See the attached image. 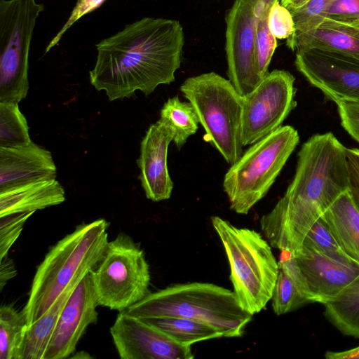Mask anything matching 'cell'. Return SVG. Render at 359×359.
<instances>
[{
	"instance_id": "cell-6",
	"label": "cell",
	"mask_w": 359,
	"mask_h": 359,
	"mask_svg": "<svg viewBox=\"0 0 359 359\" xmlns=\"http://www.w3.org/2000/svg\"><path fill=\"white\" fill-rule=\"evenodd\" d=\"M299 142L296 129L281 126L243 152L224 177L231 209L248 214L266 195Z\"/></svg>"
},
{
	"instance_id": "cell-13",
	"label": "cell",
	"mask_w": 359,
	"mask_h": 359,
	"mask_svg": "<svg viewBox=\"0 0 359 359\" xmlns=\"http://www.w3.org/2000/svg\"><path fill=\"white\" fill-rule=\"evenodd\" d=\"M110 334L121 359H192L191 346L174 341L161 330L126 311L119 312Z\"/></svg>"
},
{
	"instance_id": "cell-7",
	"label": "cell",
	"mask_w": 359,
	"mask_h": 359,
	"mask_svg": "<svg viewBox=\"0 0 359 359\" xmlns=\"http://www.w3.org/2000/svg\"><path fill=\"white\" fill-rule=\"evenodd\" d=\"M206 132L204 139L230 165L243 154L241 136L243 97L229 80L215 72L187 79L180 86Z\"/></svg>"
},
{
	"instance_id": "cell-34",
	"label": "cell",
	"mask_w": 359,
	"mask_h": 359,
	"mask_svg": "<svg viewBox=\"0 0 359 359\" xmlns=\"http://www.w3.org/2000/svg\"><path fill=\"white\" fill-rule=\"evenodd\" d=\"M105 0H77V2L73 8L68 20L62 26L61 29L50 41L46 48L45 53L50 50L52 48L55 46L62 39V36L83 15L93 12L99 8Z\"/></svg>"
},
{
	"instance_id": "cell-14",
	"label": "cell",
	"mask_w": 359,
	"mask_h": 359,
	"mask_svg": "<svg viewBox=\"0 0 359 359\" xmlns=\"http://www.w3.org/2000/svg\"><path fill=\"white\" fill-rule=\"evenodd\" d=\"M97 306L90 271L81 279L65 304L43 359L70 358L87 327L97 323Z\"/></svg>"
},
{
	"instance_id": "cell-11",
	"label": "cell",
	"mask_w": 359,
	"mask_h": 359,
	"mask_svg": "<svg viewBox=\"0 0 359 359\" xmlns=\"http://www.w3.org/2000/svg\"><path fill=\"white\" fill-rule=\"evenodd\" d=\"M297 69L320 89L327 100L359 101V59L348 55L318 49L297 50Z\"/></svg>"
},
{
	"instance_id": "cell-10",
	"label": "cell",
	"mask_w": 359,
	"mask_h": 359,
	"mask_svg": "<svg viewBox=\"0 0 359 359\" xmlns=\"http://www.w3.org/2000/svg\"><path fill=\"white\" fill-rule=\"evenodd\" d=\"M294 77L274 69L243 97L241 136L243 147L252 145L280 126L296 107Z\"/></svg>"
},
{
	"instance_id": "cell-41",
	"label": "cell",
	"mask_w": 359,
	"mask_h": 359,
	"mask_svg": "<svg viewBox=\"0 0 359 359\" xmlns=\"http://www.w3.org/2000/svg\"><path fill=\"white\" fill-rule=\"evenodd\" d=\"M70 358H89L91 357L88 353L82 351H79V352L75 353V355H72Z\"/></svg>"
},
{
	"instance_id": "cell-36",
	"label": "cell",
	"mask_w": 359,
	"mask_h": 359,
	"mask_svg": "<svg viewBox=\"0 0 359 359\" xmlns=\"http://www.w3.org/2000/svg\"><path fill=\"white\" fill-rule=\"evenodd\" d=\"M348 171V193L359 211V149H345Z\"/></svg>"
},
{
	"instance_id": "cell-31",
	"label": "cell",
	"mask_w": 359,
	"mask_h": 359,
	"mask_svg": "<svg viewBox=\"0 0 359 359\" xmlns=\"http://www.w3.org/2000/svg\"><path fill=\"white\" fill-rule=\"evenodd\" d=\"M34 212H24L0 217V260L8 255L20 235L27 220Z\"/></svg>"
},
{
	"instance_id": "cell-38",
	"label": "cell",
	"mask_w": 359,
	"mask_h": 359,
	"mask_svg": "<svg viewBox=\"0 0 359 359\" xmlns=\"http://www.w3.org/2000/svg\"><path fill=\"white\" fill-rule=\"evenodd\" d=\"M253 13L257 20L268 18L273 5L280 0H250Z\"/></svg>"
},
{
	"instance_id": "cell-29",
	"label": "cell",
	"mask_w": 359,
	"mask_h": 359,
	"mask_svg": "<svg viewBox=\"0 0 359 359\" xmlns=\"http://www.w3.org/2000/svg\"><path fill=\"white\" fill-rule=\"evenodd\" d=\"M276 39L269 29L268 18L257 20L255 38V61L257 72L262 79L269 73V65L277 47Z\"/></svg>"
},
{
	"instance_id": "cell-19",
	"label": "cell",
	"mask_w": 359,
	"mask_h": 359,
	"mask_svg": "<svg viewBox=\"0 0 359 359\" xmlns=\"http://www.w3.org/2000/svg\"><path fill=\"white\" fill-rule=\"evenodd\" d=\"M286 44L292 50L315 48L359 59V27L325 18L311 29L294 32Z\"/></svg>"
},
{
	"instance_id": "cell-2",
	"label": "cell",
	"mask_w": 359,
	"mask_h": 359,
	"mask_svg": "<svg viewBox=\"0 0 359 359\" xmlns=\"http://www.w3.org/2000/svg\"><path fill=\"white\" fill-rule=\"evenodd\" d=\"M346 147L332 133L312 135L301 147L285 195L260 219L271 247L294 253L316 221L348 191Z\"/></svg>"
},
{
	"instance_id": "cell-1",
	"label": "cell",
	"mask_w": 359,
	"mask_h": 359,
	"mask_svg": "<svg viewBox=\"0 0 359 359\" xmlns=\"http://www.w3.org/2000/svg\"><path fill=\"white\" fill-rule=\"evenodd\" d=\"M184 43L179 21L143 18L96 44L90 83L114 101L140 90L149 95L161 84L175 81Z\"/></svg>"
},
{
	"instance_id": "cell-30",
	"label": "cell",
	"mask_w": 359,
	"mask_h": 359,
	"mask_svg": "<svg viewBox=\"0 0 359 359\" xmlns=\"http://www.w3.org/2000/svg\"><path fill=\"white\" fill-rule=\"evenodd\" d=\"M332 1L310 0L303 6L290 11L294 22V32H304L320 24L325 9Z\"/></svg>"
},
{
	"instance_id": "cell-22",
	"label": "cell",
	"mask_w": 359,
	"mask_h": 359,
	"mask_svg": "<svg viewBox=\"0 0 359 359\" xmlns=\"http://www.w3.org/2000/svg\"><path fill=\"white\" fill-rule=\"evenodd\" d=\"M323 304L329 322L343 334L359 339V276L334 299Z\"/></svg>"
},
{
	"instance_id": "cell-12",
	"label": "cell",
	"mask_w": 359,
	"mask_h": 359,
	"mask_svg": "<svg viewBox=\"0 0 359 359\" xmlns=\"http://www.w3.org/2000/svg\"><path fill=\"white\" fill-rule=\"evenodd\" d=\"M257 22L250 0H236L226 16L227 74L242 97L252 91L262 79L255 61Z\"/></svg>"
},
{
	"instance_id": "cell-25",
	"label": "cell",
	"mask_w": 359,
	"mask_h": 359,
	"mask_svg": "<svg viewBox=\"0 0 359 359\" xmlns=\"http://www.w3.org/2000/svg\"><path fill=\"white\" fill-rule=\"evenodd\" d=\"M27 326L22 311L12 304L0 307V359H15Z\"/></svg>"
},
{
	"instance_id": "cell-8",
	"label": "cell",
	"mask_w": 359,
	"mask_h": 359,
	"mask_svg": "<svg viewBox=\"0 0 359 359\" xmlns=\"http://www.w3.org/2000/svg\"><path fill=\"white\" fill-rule=\"evenodd\" d=\"M91 276L98 305L111 310L125 311L149 293L151 276L144 252L124 233L109 241Z\"/></svg>"
},
{
	"instance_id": "cell-3",
	"label": "cell",
	"mask_w": 359,
	"mask_h": 359,
	"mask_svg": "<svg viewBox=\"0 0 359 359\" xmlns=\"http://www.w3.org/2000/svg\"><path fill=\"white\" fill-rule=\"evenodd\" d=\"M108 227L104 219L81 224L50 248L36 269L22 311L27 325L38 320L75 278L97 267L109 243Z\"/></svg>"
},
{
	"instance_id": "cell-24",
	"label": "cell",
	"mask_w": 359,
	"mask_h": 359,
	"mask_svg": "<svg viewBox=\"0 0 359 359\" xmlns=\"http://www.w3.org/2000/svg\"><path fill=\"white\" fill-rule=\"evenodd\" d=\"M158 121L172 133V141L178 149L196 133L199 123L192 104L189 102L180 101L178 95L169 98L164 103Z\"/></svg>"
},
{
	"instance_id": "cell-9",
	"label": "cell",
	"mask_w": 359,
	"mask_h": 359,
	"mask_svg": "<svg viewBox=\"0 0 359 359\" xmlns=\"http://www.w3.org/2000/svg\"><path fill=\"white\" fill-rule=\"evenodd\" d=\"M43 9L36 0H0V102L27 96L30 44Z\"/></svg>"
},
{
	"instance_id": "cell-16",
	"label": "cell",
	"mask_w": 359,
	"mask_h": 359,
	"mask_svg": "<svg viewBox=\"0 0 359 359\" xmlns=\"http://www.w3.org/2000/svg\"><path fill=\"white\" fill-rule=\"evenodd\" d=\"M173 136L159 121L151 124L140 144L137 161L140 170L139 180L148 199L158 202L168 199L173 183L167 165L168 150Z\"/></svg>"
},
{
	"instance_id": "cell-17",
	"label": "cell",
	"mask_w": 359,
	"mask_h": 359,
	"mask_svg": "<svg viewBox=\"0 0 359 359\" xmlns=\"http://www.w3.org/2000/svg\"><path fill=\"white\" fill-rule=\"evenodd\" d=\"M56 176L51 153L33 142L17 147H0V188Z\"/></svg>"
},
{
	"instance_id": "cell-39",
	"label": "cell",
	"mask_w": 359,
	"mask_h": 359,
	"mask_svg": "<svg viewBox=\"0 0 359 359\" xmlns=\"http://www.w3.org/2000/svg\"><path fill=\"white\" fill-rule=\"evenodd\" d=\"M325 357L327 359H359V346L344 351H327Z\"/></svg>"
},
{
	"instance_id": "cell-35",
	"label": "cell",
	"mask_w": 359,
	"mask_h": 359,
	"mask_svg": "<svg viewBox=\"0 0 359 359\" xmlns=\"http://www.w3.org/2000/svg\"><path fill=\"white\" fill-rule=\"evenodd\" d=\"M337 105L342 127L359 143V101L341 100Z\"/></svg>"
},
{
	"instance_id": "cell-33",
	"label": "cell",
	"mask_w": 359,
	"mask_h": 359,
	"mask_svg": "<svg viewBox=\"0 0 359 359\" xmlns=\"http://www.w3.org/2000/svg\"><path fill=\"white\" fill-rule=\"evenodd\" d=\"M325 18L359 27V0H333L325 9Z\"/></svg>"
},
{
	"instance_id": "cell-4",
	"label": "cell",
	"mask_w": 359,
	"mask_h": 359,
	"mask_svg": "<svg viewBox=\"0 0 359 359\" xmlns=\"http://www.w3.org/2000/svg\"><path fill=\"white\" fill-rule=\"evenodd\" d=\"M127 313L141 318L181 317L201 321L224 337H238L252 320L233 292L208 283L176 284L149 293L128 308Z\"/></svg>"
},
{
	"instance_id": "cell-18",
	"label": "cell",
	"mask_w": 359,
	"mask_h": 359,
	"mask_svg": "<svg viewBox=\"0 0 359 359\" xmlns=\"http://www.w3.org/2000/svg\"><path fill=\"white\" fill-rule=\"evenodd\" d=\"M65 192L56 178L39 179L0 188V217L35 212L63 203Z\"/></svg>"
},
{
	"instance_id": "cell-20",
	"label": "cell",
	"mask_w": 359,
	"mask_h": 359,
	"mask_svg": "<svg viewBox=\"0 0 359 359\" xmlns=\"http://www.w3.org/2000/svg\"><path fill=\"white\" fill-rule=\"evenodd\" d=\"M85 275L75 278L38 320L27 326L15 359H43L61 311L70 294Z\"/></svg>"
},
{
	"instance_id": "cell-27",
	"label": "cell",
	"mask_w": 359,
	"mask_h": 359,
	"mask_svg": "<svg viewBox=\"0 0 359 359\" xmlns=\"http://www.w3.org/2000/svg\"><path fill=\"white\" fill-rule=\"evenodd\" d=\"M300 248L316 251L344 264L355 263L342 250L322 215L309 230Z\"/></svg>"
},
{
	"instance_id": "cell-15",
	"label": "cell",
	"mask_w": 359,
	"mask_h": 359,
	"mask_svg": "<svg viewBox=\"0 0 359 359\" xmlns=\"http://www.w3.org/2000/svg\"><path fill=\"white\" fill-rule=\"evenodd\" d=\"M307 285L311 303L334 299L359 276V264H344L304 248L292 253Z\"/></svg>"
},
{
	"instance_id": "cell-32",
	"label": "cell",
	"mask_w": 359,
	"mask_h": 359,
	"mask_svg": "<svg viewBox=\"0 0 359 359\" xmlns=\"http://www.w3.org/2000/svg\"><path fill=\"white\" fill-rule=\"evenodd\" d=\"M268 25L272 34L278 39H287L295 31L291 12L280 1L276 3L270 11Z\"/></svg>"
},
{
	"instance_id": "cell-37",
	"label": "cell",
	"mask_w": 359,
	"mask_h": 359,
	"mask_svg": "<svg viewBox=\"0 0 359 359\" xmlns=\"http://www.w3.org/2000/svg\"><path fill=\"white\" fill-rule=\"evenodd\" d=\"M17 275V270L13 260L8 255L1 260L0 264V291H2L7 282Z\"/></svg>"
},
{
	"instance_id": "cell-40",
	"label": "cell",
	"mask_w": 359,
	"mask_h": 359,
	"mask_svg": "<svg viewBox=\"0 0 359 359\" xmlns=\"http://www.w3.org/2000/svg\"><path fill=\"white\" fill-rule=\"evenodd\" d=\"M310 0H281L280 4L290 11L303 6Z\"/></svg>"
},
{
	"instance_id": "cell-21",
	"label": "cell",
	"mask_w": 359,
	"mask_h": 359,
	"mask_svg": "<svg viewBox=\"0 0 359 359\" xmlns=\"http://www.w3.org/2000/svg\"><path fill=\"white\" fill-rule=\"evenodd\" d=\"M322 217L346 255L359 264V211L348 191L340 195Z\"/></svg>"
},
{
	"instance_id": "cell-28",
	"label": "cell",
	"mask_w": 359,
	"mask_h": 359,
	"mask_svg": "<svg viewBox=\"0 0 359 359\" xmlns=\"http://www.w3.org/2000/svg\"><path fill=\"white\" fill-rule=\"evenodd\" d=\"M271 300L273 310L278 316L287 313L306 303H310L301 293L292 279L280 269H279Z\"/></svg>"
},
{
	"instance_id": "cell-5",
	"label": "cell",
	"mask_w": 359,
	"mask_h": 359,
	"mask_svg": "<svg viewBox=\"0 0 359 359\" xmlns=\"http://www.w3.org/2000/svg\"><path fill=\"white\" fill-rule=\"evenodd\" d=\"M230 265V280L241 306L251 315L271 299L279 272L271 246L257 231L238 228L218 217H211Z\"/></svg>"
},
{
	"instance_id": "cell-23",
	"label": "cell",
	"mask_w": 359,
	"mask_h": 359,
	"mask_svg": "<svg viewBox=\"0 0 359 359\" xmlns=\"http://www.w3.org/2000/svg\"><path fill=\"white\" fill-rule=\"evenodd\" d=\"M142 319L182 345L191 346L201 341L223 337V334L215 327L196 320L181 317Z\"/></svg>"
},
{
	"instance_id": "cell-26",
	"label": "cell",
	"mask_w": 359,
	"mask_h": 359,
	"mask_svg": "<svg viewBox=\"0 0 359 359\" xmlns=\"http://www.w3.org/2000/svg\"><path fill=\"white\" fill-rule=\"evenodd\" d=\"M32 142L27 120L18 104L0 102V147H17Z\"/></svg>"
}]
</instances>
